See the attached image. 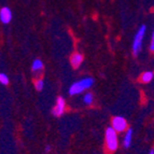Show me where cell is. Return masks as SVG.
I'll return each mask as SVG.
<instances>
[{
  "label": "cell",
  "mask_w": 154,
  "mask_h": 154,
  "mask_svg": "<svg viewBox=\"0 0 154 154\" xmlns=\"http://www.w3.org/2000/svg\"><path fill=\"white\" fill-rule=\"evenodd\" d=\"M112 127L116 129V131L119 133H121V131H126L127 128V122L124 118L122 116H116V118H113L112 120Z\"/></svg>",
  "instance_id": "cell-4"
},
{
  "label": "cell",
  "mask_w": 154,
  "mask_h": 154,
  "mask_svg": "<svg viewBox=\"0 0 154 154\" xmlns=\"http://www.w3.org/2000/svg\"><path fill=\"white\" fill-rule=\"evenodd\" d=\"M153 72L151 71H148V72H144L143 75H141V81L144 83H149L152 79H153Z\"/></svg>",
  "instance_id": "cell-10"
},
{
  "label": "cell",
  "mask_w": 154,
  "mask_h": 154,
  "mask_svg": "<svg viewBox=\"0 0 154 154\" xmlns=\"http://www.w3.org/2000/svg\"><path fill=\"white\" fill-rule=\"evenodd\" d=\"M83 62V56L79 53H75L71 56V65L73 68H78Z\"/></svg>",
  "instance_id": "cell-7"
},
{
  "label": "cell",
  "mask_w": 154,
  "mask_h": 154,
  "mask_svg": "<svg viewBox=\"0 0 154 154\" xmlns=\"http://www.w3.org/2000/svg\"><path fill=\"white\" fill-rule=\"evenodd\" d=\"M149 154H154V150H151V151H150V153Z\"/></svg>",
  "instance_id": "cell-16"
},
{
  "label": "cell",
  "mask_w": 154,
  "mask_h": 154,
  "mask_svg": "<svg viewBox=\"0 0 154 154\" xmlns=\"http://www.w3.org/2000/svg\"><path fill=\"white\" fill-rule=\"evenodd\" d=\"M131 136H133V131L131 128L127 129L125 134V137H124V141H123V146L124 148H129L131 146Z\"/></svg>",
  "instance_id": "cell-8"
},
{
  "label": "cell",
  "mask_w": 154,
  "mask_h": 154,
  "mask_svg": "<svg viewBox=\"0 0 154 154\" xmlns=\"http://www.w3.org/2000/svg\"><path fill=\"white\" fill-rule=\"evenodd\" d=\"M93 100H94V97H93V95L91 93H88V94L84 96V98H83V101H84L86 105H91V103H93Z\"/></svg>",
  "instance_id": "cell-11"
},
{
  "label": "cell",
  "mask_w": 154,
  "mask_h": 154,
  "mask_svg": "<svg viewBox=\"0 0 154 154\" xmlns=\"http://www.w3.org/2000/svg\"><path fill=\"white\" fill-rule=\"evenodd\" d=\"M35 86H36L37 91H42L44 88V82H43V80L41 79H39L36 81V83H35Z\"/></svg>",
  "instance_id": "cell-12"
},
{
  "label": "cell",
  "mask_w": 154,
  "mask_h": 154,
  "mask_svg": "<svg viewBox=\"0 0 154 154\" xmlns=\"http://www.w3.org/2000/svg\"><path fill=\"white\" fill-rule=\"evenodd\" d=\"M146 25H142L139 30L137 31L136 36L134 38V42H133V53L135 56L139 54V52L141 50L142 48V40H143V37H144V33H146Z\"/></svg>",
  "instance_id": "cell-2"
},
{
  "label": "cell",
  "mask_w": 154,
  "mask_h": 154,
  "mask_svg": "<svg viewBox=\"0 0 154 154\" xmlns=\"http://www.w3.org/2000/svg\"><path fill=\"white\" fill-rule=\"evenodd\" d=\"M65 106H66V103H65V99L63 97H58L56 100V105L52 110V113L54 116H60L63 113L65 112Z\"/></svg>",
  "instance_id": "cell-5"
},
{
  "label": "cell",
  "mask_w": 154,
  "mask_h": 154,
  "mask_svg": "<svg viewBox=\"0 0 154 154\" xmlns=\"http://www.w3.org/2000/svg\"><path fill=\"white\" fill-rule=\"evenodd\" d=\"M150 50H151V52H154V30L153 33H152V41H151V45H150Z\"/></svg>",
  "instance_id": "cell-14"
},
{
  "label": "cell",
  "mask_w": 154,
  "mask_h": 154,
  "mask_svg": "<svg viewBox=\"0 0 154 154\" xmlns=\"http://www.w3.org/2000/svg\"><path fill=\"white\" fill-rule=\"evenodd\" d=\"M94 84V80L92 78H85L73 83L69 88V95H78L80 93L84 92L85 90L90 88Z\"/></svg>",
  "instance_id": "cell-1"
},
{
  "label": "cell",
  "mask_w": 154,
  "mask_h": 154,
  "mask_svg": "<svg viewBox=\"0 0 154 154\" xmlns=\"http://www.w3.org/2000/svg\"><path fill=\"white\" fill-rule=\"evenodd\" d=\"M0 83L3 85H7L9 83V78L5 73H0Z\"/></svg>",
  "instance_id": "cell-13"
},
{
  "label": "cell",
  "mask_w": 154,
  "mask_h": 154,
  "mask_svg": "<svg viewBox=\"0 0 154 154\" xmlns=\"http://www.w3.org/2000/svg\"><path fill=\"white\" fill-rule=\"evenodd\" d=\"M106 143L110 151H116L118 148V136L116 131L113 127H109L106 131Z\"/></svg>",
  "instance_id": "cell-3"
},
{
  "label": "cell",
  "mask_w": 154,
  "mask_h": 154,
  "mask_svg": "<svg viewBox=\"0 0 154 154\" xmlns=\"http://www.w3.org/2000/svg\"><path fill=\"white\" fill-rule=\"evenodd\" d=\"M12 20V12L9 8H2L0 10V21L3 24H9Z\"/></svg>",
  "instance_id": "cell-6"
},
{
  "label": "cell",
  "mask_w": 154,
  "mask_h": 154,
  "mask_svg": "<svg viewBox=\"0 0 154 154\" xmlns=\"http://www.w3.org/2000/svg\"><path fill=\"white\" fill-rule=\"evenodd\" d=\"M31 69H32V71H40V70L43 69V63L40 59H35L32 63V66H31Z\"/></svg>",
  "instance_id": "cell-9"
},
{
  "label": "cell",
  "mask_w": 154,
  "mask_h": 154,
  "mask_svg": "<svg viewBox=\"0 0 154 154\" xmlns=\"http://www.w3.org/2000/svg\"><path fill=\"white\" fill-rule=\"evenodd\" d=\"M50 151H51V146H45V152L48 153V152H50Z\"/></svg>",
  "instance_id": "cell-15"
}]
</instances>
